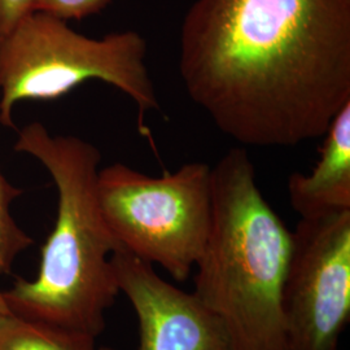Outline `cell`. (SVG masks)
<instances>
[{
    "label": "cell",
    "instance_id": "1",
    "mask_svg": "<svg viewBox=\"0 0 350 350\" xmlns=\"http://www.w3.org/2000/svg\"><path fill=\"white\" fill-rule=\"evenodd\" d=\"M179 73L189 99L244 146L322 138L350 103V0H196Z\"/></svg>",
    "mask_w": 350,
    "mask_h": 350
},
{
    "label": "cell",
    "instance_id": "2",
    "mask_svg": "<svg viewBox=\"0 0 350 350\" xmlns=\"http://www.w3.org/2000/svg\"><path fill=\"white\" fill-rule=\"evenodd\" d=\"M14 150L47 169L59 202L37 276L18 278L3 289V300L20 317L96 338L105 328V312L120 293L111 257L122 250L98 201L100 152L83 139L51 135L39 122L18 130Z\"/></svg>",
    "mask_w": 350,
    "mask_h": 350
},
{
    "label": "cell",
    "instance_id": "3",
    "mask_svg": "<svg viewBox=\"0 0 350 350\" xmlns=\"http://www.w3.org/2000/svg\"><path fill=\"white\" fill-rule=\"evenodd\" d=\"M292 231L263 198L250 154L232 148L212 167V218L196 263L199 300L231 350H287L282 287Z\"/></svg>",
    "mask_w": 350,
    "mask_h": 350
},
{
    "label": "cell",
    "instance_id": "4",
    "mask_svg": "<svg viewBox=\"0 0 350 350\" xmlns=\"http://www.w3.org/2000/svg\"><path fill=\"white\" fill-rule=\"evenodd\" d=\"M146 57L147 43L137 31L95 39L50 13H31L0 37V125L14 129L13 109L21 101L56 100L83 82L101 81L135 103L139 131L148 137L146 114L160 111V103Z\"/></svg>",
    "mask_w": 350,
    "mask_h": 350
},
{
    "label": "cell",
    "instance_id": "5",
    "mask_svg": "<svg viewBox=\"0 0 350 350\" xmlns=\"http://www.w3.org/2000/svg\"><path fill=\"white\" fill-rule=\"evenodd\" d=\"M103 218L122 250L187 280L205 247L212 218V167L188 163L150 176L124 163L98 174Z\"/></svg>",
    "mask_w": 350,
    "mask_h": 350
},
{
    "label": "cell",
    "instance_id": "6",
    "mask_svg": "<svg viewBox=\"0 0 350 350\" xmlns=\"http://www.w3.org/2000/svg\"><path fill=\"white\" fill-rule=\"evenodd\" d=\"M287 350H338L350 321V211L301 218L282 287Z\"/></svg>",
    "mask_w": 350,
    "mask_h": 350
},
{
    "label": "cell",
    "instance_id": "7",
    "mask_svg": "<svg viewBox=\"0 0 350 350\" xmlns=\"http://www.w3.org/2000/svg\"><path fill=\"white\" fill-rule=\"evenodd\" d=\"M111 263L138 318V350H231L224 325L193 292L163 280L127 250L114 252Z\"/></svg>",
    "mask_w": 350,
    "mask_h": 350
},
{
    "label": "cell",
    "instance_id": "8",
    "mask_svg": "<svg viewBox=\"0 0 350 350\" xmlns=\"http://www.w3.org/2000/svg\"><path fill=\"white\" fill-rule=\"evenodd\" d=\"M321 159L310 174L288 179L292 208L301 218L350 211V103L325 131Z\"/></svg>",
    "mask_w": 350,
    "mask_h": 350
},
{
    "label": "cell",
    "instance_id": "9",
    "mask_svg": "<svg viewBox=\"0 0 350 350\" xmlns=\"http://www.w3.org/2000/svg\"><path fill=\"white\" fill-rule=\"evenodd\" d=\"M0 350H96V338L7 310L0 313Z\"/></svg>",
    "mask_w": 350,
    "mask_h": 350
},
{
    "label": "cell",
    "instance_id": "10",
    "mask_svg": "<svg viewBox=\"0 0 350 350\" xmlns=\"http://www.w3.org/2000/svg\"><path fill=\"white\" fill-rule=\"evenodd\" d=\"M21 195L23 189L13 186L0 172V280L11 273L18 254L34 244V240L16 222L11 211L13 201ZM7 310L0 288V313Z\"/></svg>",
    "mask_w": 350,
    "mask_h": 350
},
{
    "label": "cell",
    "instance_id": "11",
    "mask_svg": "<svg viewBox=\"0 0 350 350\" xmlns=\"http://www.w3.org/2000/svg\"><path fill=\"white\" fill-rule=\"evenodd\" d=\"M112 0H38L36 12L50 13L62 20H82L100 12Z\"/></svg>",
    "mask_w": 350,
    "mask_h": 350
},
{
    "label": "cell",
    "instance_id": "12",
    "mask_svg": "<svg viewBox=\"0 0 350 350\" xmlns=\"http://www.w3.org/2000/svg\"><path fill=\"white\" fill-rule=\"evenodd\" d=\"M38 0H0V37L36 12Z\"/></svg>",
    "mask_w": 350,
    "mask_h": 350
},
{
    "label": "cell",
    "instance_id": "13",
    "mask_svg": "<svg viewBox=\"0 0 350 350\" xmlns=\"http://www.w3.org/2000/svg\"><path fill=\"white\" fill-rule=\"evenodd\" d=\"M96 350H112V349H111V348H99V349H96Z\"/></svg>",
    "mask_w": 350,
    "mask_h": 350
}]
</instances>
